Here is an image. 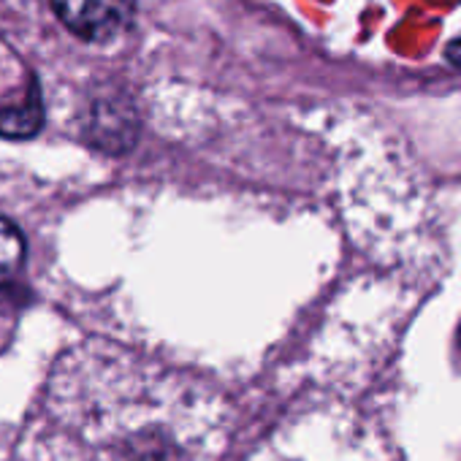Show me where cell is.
I'll return each instance as SVG.
<instances>
[{
    "mask_svg": "<svg viewBox=\"0 0 461 461\" xmlns=\"http://www.w3.org/2000/svg\"><path fill=\"white\" fill-rule=\"evenodd\" d=\"M60 23L90 44H106L122 36L136 14L133 0H52Z\"/></svg>",
    "mask_w": 461,
    "mask_h": 461,
    "instance_id": "obj_1",
    "label": "cell"
},
{
    "mask_svg": "<svg viewBox=\"0 0 461 461\" xmlns=\"http://www.w3.org/2000/svg\"><path fill=\"white\" fill-rule=\"evenodd\" d=\"M87 131L95 147L122 152L136 141V114L122 101H98L93 106Z\"/></svg>",
    "mask_w": 461,
    "mask_h": 461,
    "instance_id": "obj_2",
    "label": "cell"
},
{
    "mask_svg": "<svg viewBox=\"0 0 461 461\" xmlns=\"http://www.w3.org/2000/svg\"><path fill=\"white\" fill-rule=\"evenodd\" d=\"M41 125H44V101L36 82L20 104L0 109V136L6 139H33L41 131Z\"/></svg>",
    "mask_w": 461,
    "mask_h": 461,
    "instance_id": "obj_3",
    "label": "cell"
},
{
    "mask_svg": "<svg viewBox=\"0 0 461 461\" xmlns=\"http://www.w3.org/2000/svg\"><path fill=\"white\" fill-rule=\"evenodd\" d=\"M25 237H23V230L6 220V217H0V275H12L23 258H25Z\"/></svg>",
    "mask_w": 461,
    "mask_h": 461,
    "instance_id": "obj_4",
    "label": "cell"
},
{
    "mask_svg": "<svg viewBox=\"0 0 461 461\" xmlns=\"http://www.w3.org/2000/svg\"><path fill=\"white\" fill-rule=\"evenodd\" d=\"M447 60H450L453 66H458V68H461V39L450 44V50H447Z\"/></svg>",
    "mask_w": 461,
    "mask_h": 461,
    "instance_id": "obj_5",
    "label": "cell"
},
{
    "mask_svg": "<svg viewBox=\"0 0 461 461\" xmlns=\"http://www.w3.org/2000/svg\"><path fill=\"white\" fill-rule=\"evenodd\" d=\"M458 339H461V334H458Z\"/></svg>",
    "mask_w": 461,
    "mask_h": 461,
    "instance_id": "obj_6",
    "label": "cell"
}]
</instances>
